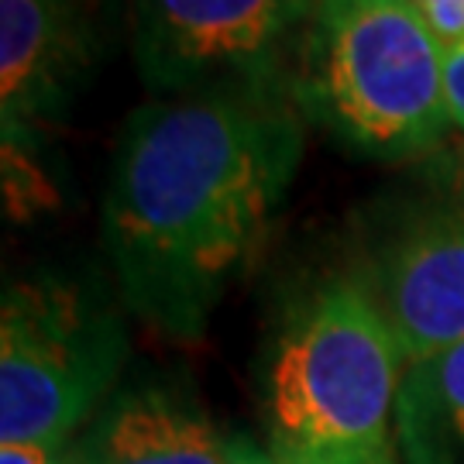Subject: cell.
<instances>
[{
    "label": "cell",
    "mask_w": 464,
    "mask_h": 464,
    "mask_svg": "<svg viewBox=\"0 0 464 464\" xmlns=\"http://www.w3.org/2000/svg\"><path fill=\"white\" fill-rule=\"evenodd\" d=\"M444 93H448L450 124L464 134V42L444 49Z\"/></svg>",
    "instance_id": "8fae6325"
},
{
    "label": "cell",
    "mask_w": 464,
    "mask_h": 464,
    "mask_svg": "<svg viewBox=\"0 0 464 464\" xmlns=\"http://www.w3.org/2000/svg\"><path fill=\"white\" fill-rule=\"evenodd\" d=\"M461 193H464V149H461Z\"/></svg>",
    "instance_id": "5bb4252c"
},
{
    "label": "cell",
    "mask_w": 464,
    "mask_h": 464,
    "mask_svg": "<svg viewBox=\"0 0 464 464\" xmlns=\"http://www.w3.org/2000/svg\"><path fill=\"white\" fill-rule=\"evenodd\" d=\"M406 362L464 341V193L406 217L362 276Z\"/></svg>",
    "instance_id": "8992f818"
},
{
    "label": "cell",
    "mask_w": 464,
    "mask_h": 464,
    "mask_svg": "<svg viewBox=\"0 0 464 464\" xmlns=\"http://www.w3.org/2000/svg\"><path fill=\"white\" fill-rule=\"evenodd\" d=\"M396 437L402 464H464V341L406 368Z\"/></svg>",
    "instance_id": "9c48e42d"
},
{
    "label": "cell",
    "mask_w": 464,
    "mask_h": 464,
    "mask_svg": "<svg viewBox=\"0 0 464 464\" xmlns=\"http://www.w3.org/2000/svg\"><path fill=\"white\" fill-rule=\"evenodd\" d=\"M413 4L427 17L444 49L464 42V0H413Z\"/></svg>",
    "instance_id": "30bf717a"
},
{
    "label": "cell",
    "mask_w": 464,
    "mask_h": 464,
    "mask_svg": "<svg viewBox=\"0 0 464 464\" xmlns=\"http://www.w3.org/2000/svg\"><path fill=\"white\" fill-rule=\"evenodd\" d=\"M255 444L224 437L197 406L159 385H141L100 406L69 464H248Z\"/></svg>",
    "instance_id": "ba28073f"
},
{
    "label": "cell",
    "mask_w": 464,
    "mask_h": 464,
    "mask_svg": "<svg viewBox=\"0 0 464 464\" xmlns=\"http://www.w3.org/2000/svg\"><path fill=\"white\" fill-rule=\"evenodd\" d=\"M0 464H69V448H42V444H4Z\"/></svg>",
    "instance_id": "7c38bea8"
},
{
    "label": "cell",
    "mask_w": 464,
    "mask_h": 464,
    "mask_svg": "<svg viewBox=\"0 0 464 464\" xmlns=\"http://www.w3.org/2000/svg\"><path fill=\"white\" fill-rule=\"evenodd\" d=\"M248 464H279V461H276L272 454H262V450H255V454H251V461H248Z\"/></svg>",
    "instance_id": "4fadbf2b"
},
{
    "label": "cell",
    "mask_w": 464,
    "mask_h": 464,
    "mask_svg": "<svg viewBox=\"0 0 464 464\" xmlns=\"http://www.w3.org/2000/svg\"><path fill=\"white\" fill-rule=\"evenodd\" d=\"M406 354L362 276L299 299L268 372V454L279 464H399Z\"/></svg>",
    "instance_id": "7a4b0ae2"
},
{
    "label": "cell",
    "mask_w": 464,
    "mask_h": 464,
    "mask_svg": "<svg viewBox=\"0 0 464 464\" xmlns=\"http://www.w3.org/2000/svg\"><path fill=\"white\" fill-rule=\"evenodd\" d=\"M131 52L159 100L276 93L282 52L299 45L314 0H128Z\"/></svg>",
    "instance_id": "5b68a950"
},
{
    "label": "cell",
    "mask_w": 464,
    "mask_h": 464,
    "mask_svg": "<svg viewBox=\"0 0 464 464\" xmlns=\"http://www.w3.org/2000/svg\"><path fill=\"white\" fill-rule=\"evenodd\" d=\"M293 97L316 128L379 162L427 155L454 128L444 45L413 0H314Z\"/></svg>",
    "instance_id": "3957f363"
},
{
    "label": "cell",
    "mask_w": 464,
    "mask_h": 464,
    "mask_svg": "<svg viewBox=\"0 0 464 464\" xmlns=\"http://www.w3.org/2000/svg\"><path fill=\"white\" fill-rule=\"evenodd\" d=\"M93 0H0L4 128L52 114L93 59Z\"/></svg>",
    "instance_id": "52a82bcc"
},
{
    "label": "cell",
    "mask_w": 464,
    "mask_h": 464,
    "mask_svg": "<svg viewBox=\"0 0 464 464\" xmlns=\"http://www.w3.org/2000/svg\"><path fill=\"white\" fill-rule=\"evenodd\" d=\"M303 159L279 93L149 100L124 117L103 193V251L124 306L172 341L207 331Z\"/></svg>",
    "instance_id": "6da1fadb"
},
{
    "label": "cell",
    "mask_w": 464,
    "mask_h": 464,
    "mask_svg": "<svg viewBox=\"0 0 464 464\" xmlns=\"http://www.w3.org/2000/svg\"><path fill=\"white\" fill-rule=\"evenodd\" d=\"M121 362L124 334L100 303L55 282L11 289L0 324V440L69 448Z\"/></svg>",
    "instance_id": "277c9868"
}]
</instances>
